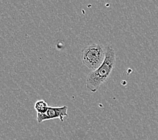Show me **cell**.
Returning <instances> with one entry per match:
<instances>
[{
  "mask_svg": "<svg viewBox=\"0 0 158 140\" xmlns=\"http://www.w3.org/2000/svg\"><path fill=\"white\" fill-rule=\"evenodd\" d=\"M105 55L106 47L102 45L96 43L89 45L82 51V63L89 70L94 71L102 65L105 59Z\"/></svg>",
  "mask_w": 158,
  "mask_h": 140,
  "instance_id": "7a4b0ae2",
  "label": "cell"
},
{
  "mask_svg": "<svg viewBox=\"0 0 158 140\" xmlns=\"http://www.w3.org/2000/svg\"><path fill=\"white\" fill-rule=\"evenodd\" d=\"M116 54L110 45L106 47V55L102 65L98 69L92 71L86 78L85 86L92 92H96L101 85L106 82L115 65Z\"/></svg>",
  "mask_w": 158,
  "mask_h": 140,
  "instance_id": "6da1fadb",
  "label": "cell"
},
{
  "mask_svg": "<svg viewBox=\"0 0 158 140\" xmlns=\"http://www.w3.org/2000/svg\"><path fill=\"white\" fill-rule=\"evenodd\" d=\"M48 108V104L44 100H37L35 105V108L37 113H44Z\"/></svg>",
  "mask_w": 158,
  "mask_h": 140,
  "instance_id": "277c9868",
  "label": "cell"
},
{
  "mask_svg": "<svg viewBox=\"0 0 158 140\" xmlns=\"http://www.w3.org/2000/svg\"><path fill=\"white\" fill-rule=\"evenodd\" d=\"M157 9H158V7H157Z\"/></svg>",
  "mask_w": 158,
  "mask_h": 140,
  "instance_id": "5b68a950",
  "label": "cell"
},
{
  "mask_svg": "<svg viewBox=\"0 0 158 140\" xmlns=\"http://www.w3.org/2000/svg\"><path fill=\"white\" fill-rule=\"evenodd\" d=\"M67 110L68 107L67 106L61 107H48L45 112L37 113L36 120L39 124L44 121L54 119H59L61 121H63L64 118L68 117Z\"/></svg>",
  "mask_w": 158,
  "mask_h": 140,
  "instance_id": "3957f363",
  "label": "cell"
}]
</instances>
